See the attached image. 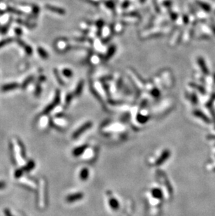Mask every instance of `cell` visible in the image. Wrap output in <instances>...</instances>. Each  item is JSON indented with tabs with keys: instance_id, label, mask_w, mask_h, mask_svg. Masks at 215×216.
<instances>
[{
	"instance_id": "cell-11",
	"label": "cell",
	"mask_w": 215,
	"mask_h": 216,
	"mask_svg": "<svg viewBox=\"0 0 215 216\" xmlns=\"http://www.w3.org/2000/svg\"><path fill=\"white\" fill-rule=\"evenodd\" d=\"M109 204H110L111 208L114 210H117L119 207V203H118L117 199H115L114 197H111L109 199Z\"/></svg>"
},
{
	"instance_id": "cell-25",
	"label": "cell",
	"mask_w": 215,
	"mask_h": 216,
	"mask_svg": "<svg viewBox=\"0 0 215 216\" xmlns=\"http://www.w3.org/2000/svg\"><path fill=\"white\" fill-rule=\"evenodd\" d=\"M64 74L66 76H69V77H70V76L72 75V72H71V70H69V69H65V70L64 71Z\"/></svg>"
},
{
	"instance_id": "cell-19",
	"label": "cell",
	"mask_w": 215,
	"mask_h": 216,
	"mask_svg": "<svg viewBox=\"0 0 215 216\" xmlns=\"http://www.w3.org/2000/svg\"><path fill=\"white\" fill-rule=\"evenodd\" d=\"M12 41H13V39L11 38L6 39H4V40L2 41H0V49L4 47V46H5L6 45H8V44H10Z\"/></svg>"
},
{
	"instance_id": "cell-13",
	"label": "cell",
	"mask_w": 215,
	"mask_h": 216,
	"mask_svg": "<svg viewBox=\"0 0 215 216\" xmlns=\"http://www.w3.org/2000/svg\"><path fill=\"white\" fill-rule=\"evenodd\" d=\"M152 194L154 197L157 198V199H161L163 197L162 191L159 190V188H155L152 191Z\"/></svg>"
},
{
	"instance_id": "cell-16",
	"label": "cell",
	"mask_w": 215,
	"mask_h": 216,
	"mask_svg": "<svg viewBox=\"0 0 215 216\" xmlns=\"http://www.w3.org/2000/svg\"><path fill=\"white\" fill-rule=\"evenodd\" d=\"M33 79H34V77L32 76H29V77L27 78L24 81V82L22 83V89H25L26 87L29 84L31 83V82L33 81Z\"/></svg>"
},
{
	"instance_id": "cell-3",
	"label": "cell",
	"mask_w": 215,
	"mask_h": 216,
	"mask_svg": "<svg viewBox=\"0 0 215 216\" xmlns=\"http://www.w3.org/2000/svg\"><path fill=\"white\" fill-rule=\"evenodd\" d=\"M170 155H171V152L168 150H166L162 153V154L161 155V156L159 157L158 160H157V165H160L161 164H163L164 162H166V160L169 158Z\"/></svg>"
},
{
	"instance_id": "cell-17",
	"label": "cell",
	"mask_w": 215,
	"mask_h": 216,
	"mask_svg": "<svg viewBox=\"0 0 215 216\" xmlns=\"http://www.w3.org/2000/svg\"><path fill=\"white\" fill-rule=\"evenodd\" d=\"M198 63H199L200 67H201V69H202V71H203L205 74H207L208 71H207V67H205V62H204L203 60H202V59H199V60H198Z\"/></svg>"
},
{
	"instance_id": "cell-9",
	"label": "cell",
	"mask_w": 215,
	"mask_h": 216,
	"mask_svg": "<svg viewBox=\"0 0 215 216\" xmlns=\"http://www.w3.org/2000/svg\"><path fill=\"white\" fill-rule=\"evenodd\" d=\"M87 146H86V145L81 146H79V147L76 148L75 149L73 152V155H74V156H79L80 155H81L82 153H83L84 152H85V150L87 149Z\"/></svg>"
},
{
	"instance_id": "cell-28",
	"label": "cell",
	"mask_w": 215,
	"mask_h": 216,
	"mask_svg": "<svg viewBox=\"0 0 215 216\" xmlns=\"http://www.w3.org/2000/svg\"><path fill=\"white\" fill-rule=\"evenodd\" d=\"M15 32L17 35H21L22 34V30L20 29V28H16V29L15 30Z\"/></svg>"
},
{
	"instance_id": "cell-26",
	"label": "cell",
	"mask_w": 215,
	"mask_h": 216,
	"mask_svg": "<svg viewBox=\"0 0 215 216\" xmlns=\"http://www.w3.org/2000/svg\"><path fill=\"white\" fill-rule=\"evenodd\" d=\"M191 99H192V102L193 103H196L198 102V98H197L196 95L195 94H193L191 96Z\"/></svg>"
},
{
	"instance_id": "cell-24",
	"label": "cell",
	"mask_w": 215,
	"mask_h": 216,
	"mask_svg": "<svg viewBox=\"0 0 215 216\" xmlns=\"http://www.w3.org/2000/svg\"><path fill=\"white\" fill-rule=\"evenodd\" d=\"M4 213L5 216H13L12 215L11 210L8 209V208H5V209L4 210Z\"/></svg>"
},
{
	"instance_id": "cell-18",
	"label": "cell",
	"mask_w": 215,
	"mask_h": 216,
	"mask_svg": "<svg viewBox=\"0 0 215 216\" xmlns=\"http://www.w3.org/2000/svg\"><path fill=\"white\" fill-rule=\"evenodd\" d=\"M23 174H24V171H23L22 168V169H17L14 173V176L15 178H19L22 176Z\"/></svg>"
},
{
	"instance_id": "cell-27",
	"label": "cell",
	"mask_w": 215,
	"mask_h": 216,
	"mask_svg": "<svg viewBox=\"0 0 215 216\" xmlns=\"http://www.w3.org/2000/svg\"><path fill=\"white\" fill-rule=\"evenodd\" d=\"M6 186V183H5L4 181H0V190L4 189Z\"/></svg>"
},
{
	"instance_id": "cell-14",
	"label": "cell",
	"mask_w": 215,
	"mask_h": 216,
	"mask_svg": "<svg viewBox=\"0 0 215 216\" xmlns=\"http://www.w3.org/2000/svg\"><path fill=\"white\" fill-rule=\"evenodd\" d=\"M88 176H89L88 169H82L81 171H80V179L82 180V181H85V180L87 179Z\"/></svg>"
},
{
	"instance_id": "cell-7",
	"label": "cell",
	"mask_w": 215,
	"mask_h": 216,
	"mask_svg": "<svg viewBox=\"0 0 215 216\" xmlns=\"http://www.w3.org/2000/svg\"><path fill=\"white\" fill-rule=\"evenodd\" d=\"M16 142H17V145H18V149L20 150L19 151L20 155H21L22 158L25 159L26 155H25V151L24 146L22 145V142H21L19 139H16Z\"/></svg>"
},
{
	"instance_id": "cell-22",
	"label": "cell",
	"mask_w": 215,
	"mask_h": 216,
	"mask_svg": "<svg viewBox=\"0 0 215 216\" xmlns=\"http://www.w3.org/2000/svg\"><path fill=\"white\" fill-rule=\"evenodd\" d=\"M36 87H37V88H36L35 90V94L36 96H39L41 92V87L39 85H37Z\"/></svg>"
},
{
	"instance_id": "cell-8",
	"label": "cell",
	"mask_w": 215,
	"mask_h": 216,
	"mask_svg": "<svg viewBox=\"0 0 215 216\" xmlns=\"http://www.w3.org/2000/svg\"><path fill=\"white\" fill-rule=\"evenodd\" d=\"M35 165H36L35 162H34L33 160H30V161L24 166V167H22V169L23 171H24V172H28V171L32 170V169L34 168Z\"/></svg>"
},
{
	"instance_id": "cell-2",
	"label": "cell",
	"mask_w": 215,
	"mask_h": 216,
	"mask_svg": "<svg viewBox=\"0 0 215 216\" xmlns=\"http://www.w3.org/2000/svg\"><path fill=\"white\" fill-rule=\"evenodd\" d=\"M193 115H194L196 117H198V118L201 119L202 120H203L205 123L209 124V123L211 122L210 120H209V117H207L205 113H203L202 111H200V110H195L194 111H193Z\"/></svg>"
},
{
	"instance_id": "cell-21",
	"label": "cell",
	"mask_w": 215,
	"mask_h": 216,
	"mask_svg": "<svg viewBox=\"0 0 215 216\" xmlns=\"http://www.w3.org/2000/svg\"><path fill=\"white\" fill-rule=\"evenodd\" d=\"M7 11L9 12H12V13H16V14H22V13H21L20 11H19L18 10H16L15 9V8H11V7H8V8H7Z\"/></svg>"
},
{
	"instance_id": "cell-5",
	"label": "cell",
	"mask_w": 215,
	"mask_h": 216,
	"mask_svg": "<svg viewBox=\"0 0 215 216\" xmlns=\"http://www.w3.org/2000/svg\"><path fill=\"white\" fill-rule=\"evenodd\" d=\"M59 100H60V97H59V94H58V95H57L56 97H55V100H54L53 102L50 103V104L48 105L47 107H46V108H45L44 110V114H47V113H49L50 111H51V110L53 109L54 107L56 106L57 103H58Z\"/></svg>"
},
{
	"instance_id": "cell-4",
	"label": "cell",
	"mask_w": 215,
	"mask_h": 216,
	"mask_svg": "<svg viewBox=\"0 0 215 216\" xmlns=\"http://www.w3.org/2000/svg\"><path fill=\"white\" fill-rule=\"evenodd\" d=\"M18 87L19 85L17 83H11L4 85L3 86L1 87V90L2 92H8V91L16 90Z\"/></svg>"
},
{
	"instance_id": "cell-6",
	"label": "cell",
	"mask_w": 215,
	"mask_h": 216,
	"mask_svg": "<svg viewBox=\"0 0 215 216\" xmlns=\"http://www.w3.org/2000/svg\"><path fill=\"white\" fill-rule=\"evenodd\" d=\"M82 197H83L82 193L78 192V193L73 194H71V195L68 196L67 197V201L68 202H74V201H78V200L82 199Z\"/></svg>"
},
{
	"instance_id": "cell-30",
	"label": "cell",
	"mask_w": 215,
	"mask_h": 216,
	"mask_svg": "<svg viewBox=\"0 0 215 216\" xmlns=\"http://www.w3.org/2000/svg\"><path fill=\"white\" fill-rule=\"evenodd\" d=\"M214 172H215V168L214 169Z\"/></svg>"
},
{
	"instance_id": "cell-29",
	"label": "cell",
	"mask_w": 215,
	"mask_h": 216,
	"mask_svg": "<svg viewBox=\"0 0 215 216\" xmlns=\"http://www.w3.org/2000/svg\"><path fill=\"white\" fill-rule=\"evenodd\" d=\"M207 138L209 140H215V135H208Z\"/></svg>"
},
{
	"instance_id": "cell-15",
	"label": "cell",
	"mask_w": 215,
	"mask_h": 216,
	"mask_svg": "<svg viewBox=\"0 0 215 216\" xmlns=\"http://www.w3.org/2000/svg\"><path fill=\"white\" fill-rule=\"evenodd\" d=\"M38 53H39V55H40V56L42 58L46 59V58H48V53L46 51H45V50L43 49V48H41V47L38 48Z\"/></svg>"
},
{
	"instance_id": "cell-10",
	"label": "cell",
	"mask_w": 215,
	"mask_h": 216,
	"mask_svg": "<svg viewBox=\"0 0 215 216\" xmlns=\"http://www.w3.org/2000/svg\"><path fill=\"white\" fill-rule=\"evenodd\" d=\"M18 43L21 46H22L23 48H24L25 51V52L27 53V54L29 55H31L32 53V49L31 46L27 45V44H25V43H24L22 42V41L20 40V39H18Z\"/></svg>"
},
{
	"instance_id": "cell-20",
	"label": "cell",
	"mask_w": 215,
	"mask_h": 216,
	"mask_svg": "<svg viewBox=\"0 0 215 216\" xmlns=\"http://www.w3.org/2000/svg\"><path fill=\"white\" fill-rule=\"evenodd\" d=\"M192 86L196 87V89H197L199 92H202V93H205V89L203 88V87L200 86V85H195V84H192Z\"/></svg>"
},
{
	"instance_id": "cell-23",
	"label": "cell",
	"mask_w": 215,
	"mask_h": 216,
	"mask_svg": "<svg viewBox=\"0 0 215 216\" xmlns=\"http://www.w3.org/2000/svg\"><path fill=\"white\" fill-rule=\"evenodd\" d=\"M8 25H5V26L2 27L1 28V30H0V32H1V33L6 34L7 30H8Z\"/></svg>"
},
{
	"instance_id": "cell-12",
	"label": "cell",
	"mask_w": 215,
	"mask_h": 216,
	"mask_svg": "<svg viewBox=\"0 0 215 216\" xmlns=\"http://www.w3.org/2000/svg\"><path fill=\"white\" fill-rule=\"evenodd\" d=\"M46 8H47L48 10L51 11L55 12V13H60V14L64 13V9H62V8H57V7H55V6H50V5H46Z\"/></svg>"
},
{
	"instance_id": "cell-1",
	"label": "cell",
	"mask_w": 215,
	"mask_h": 216,
	"mask_svg": "<svg viewBox=\"0 0 215 216\" xmlns=\"http://www.w3.org/2000/svg\"><path fill=\"white\" fill-rule=\"evenodd\" d=\"M91 126H92V122H87L85 123V124H84L83 125L80 127L79 129H77L76 131L75 132V133L73 134V137H74V138H77L78 136H79L80 134H82L83 132L88 129Z\"/></svg>"
}]
</instances>
